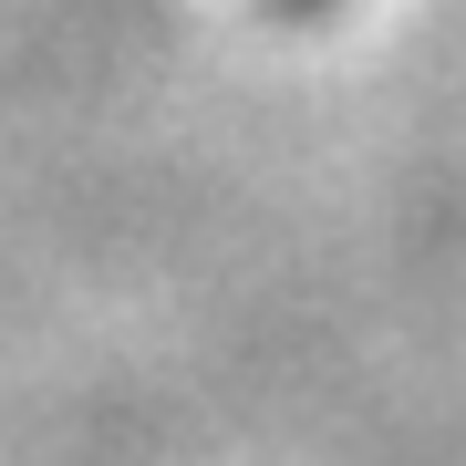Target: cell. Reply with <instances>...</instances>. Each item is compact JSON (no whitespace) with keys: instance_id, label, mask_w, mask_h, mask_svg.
I'll return each instance as SVG.
<instances>
[{"instance_id":"1","label":"cell","mask_w":466,"mask_h":466,"mask_svg":"<svg viewBox=\"0 0 466 466\" xmlns=\"http://www.w3.org/2000/svg\"><path fill=\"white\" fill-rule=\"evenodd\" d=\"M290 11H321V0H290Z\"/></svg>"}]
</instances>
